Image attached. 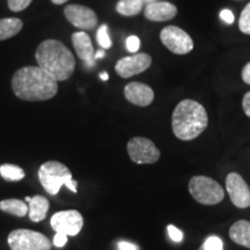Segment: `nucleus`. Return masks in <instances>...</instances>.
<instances>
[{"instance_id": "nucleus-1", "label": "nucleus", "mask_w": 250, "mask_h": 250, "mask_svg": "<svg viewBox=\"0 0 250 250\" xmlns=\"http://www.w3.org/2000/svg\"><path fill=\"white\" fill-rule=\"evenodd\" d=\"M12 89L15 96L23 101H46L57 94L58 81L40 66H26L14 73Z\"/></svg>"}, {"instance_id": "nucleus-2", "label": "nucleus", "mask_w": 250, "mask_h": 250, "mask_svg": "<svg viewBox=\"0 0 250 250\" xmlns=\"http://www.w3.org/2000/svg\"><path fill=\"white\" fill-rule=\"evenodd\" d=\"M37 66L44 70L54 79H70L76 68V59L64 43L57 40H45L37 46L35 52Z\"/></svg>"}, {"instance_id": "nucleus-3", "label": "nucleus", "mask_w": 250, "mask_h": 250, "mask_svg": "<svg viewBox=\"0 0 250 250\" xmlns=\"http://www.w3.org/2000/svg\"><path fill=\"white\" fill-rule=\"evenodd\" d=\"M208 125V112L195 100H182L175 107L171 116V129L177 139L183 142L196 139L204 132Z\"/></svg>"}, {"instance_id": "nucleus-4", "label": "nucleus", "mask_w": 250, "mask_h": 250, "mask_svg": "<svg viewBox=\"0 0 250 250\" xmlns=\"http://www.w3.org/2000/svg\"><path fill=\"white\" fill-rule=\"evenodd\" d=\"M39 180L43 189L49 195L56 196L62 186L67 187L74 193L78 192V182L72 177L71 170L58 161H46L40 167Z\"/></svg>"}, {"instance_id": "nucleus-5", "label": "nucleus", "mask_w": 250, "mask_h": 250, "mask_svg": "<svg viewBox=\"0 0 250 250\" xmlns=\"http://www.w3.org/2000/svg\"><path fill=\"white\" fill-rule=\"evenodd\" d=\"M189 192L196 202L203 205H215L223 202L225 191L217 181L208 176H193L189 181Z\"/></svg>"}, {"instance_id": "nucleus-6", "label": "nucleus", "mask_w": 250, "mask_h": 250, "mask_svg": "<svg viewBox=\"0 0 250 250\" xmlns=\"http://www.w3.org/2000/svg\"><path fill=\"white\" fill-rule=\"evenodd\" d=\"M7 243L11 250H51L52 242L44 234L35 230L14 229L8 234Z\"/></svg>"}, {"instance_id": "nucleus-7", "label": "nucleus", "mask_w": 250, "mask_h": 250, "mask_svg": "<svg viewBox=\"0 0 250 250\" xmlns=\"http://www.w3.org/2000/svg\"><path fill=\"white\" fill-rule=\"evenodd\" d=\"M126 151L134 164L152 165L160 160L161 153L151 139L133 137L126 145Z\"/></svg>"}, {"instance_id": "nucleus-8", "label": "nucleus", "mask_w": 250, "mask_h": 250, "mask_svg": "<svg viewBox=\"0 0 250 250\" xmlns=\"http://www.w3.org/2000/svg\"><path fill=\"white\" fill-rule=\"evenodd\" d=\"M160 40L175 55H187L193 49V41L188 33L176 26H167L160 31Z\"/></svg>"}, {"instance_id": "nucleus-9", "label": "nucleus", "mask_w": 250, "mask_h": 250, "mask_svg": "<svg viewBox=\"0 0 250 250\" xmlns=\"http://www.w3.org/2000/svg\"><path fill=\"white\" fill-rule=\"evenodd\" d=\"M52 229L56 233H62L67 236H76L83 227V218L79 211H59L50 220Z\"/></svg>"}, {"instance_id": "nucleus-10", "label": "nucleus", "mask_w": 250, "mask_h": 250, "mask_svg": "<svg viewBox=\"0 0 250 250\" xmlns=\"http://www.w3.org/2000/svg\"><path fill=\"white\" fill-rule=\"evenodd\" d=\"M152 64V57L148 54L142 52L127 57L121 58L115 65V71L123 79H127L136 74L145 72Z\"/></svg>"}, {"instance_id": "nucleus-11", "label": "nucleus", "mask_w": 250, "mask_h": 250, "mask_svg": "<svg viewBox=\"0 0 250 250\" xmlns=\"http://www.w3.org/2000/svg\"><path fill=\"white\" fill-rule=\"evenodd\" d=\"M226 190L233 205L237 208L250 206V188L243 177L237 173H229L226 177Z\"/></svg>"}, {"instance_id": "nucleus-12", "label": "nucleus", "mask_w": 250, "mask_h": 250, "mask_svg": "<svg viewBox=\"0 0 250 250\" xmlns=\"http://www.w3.org/2000/svg\"><path fill=\"white\" fill-rule=\"evenodd\" d=\"M64 15L72 26L83 30H92L98 26V15L92 8L83 5H68L64 8Z\"/></svg>"}, {"instance_id": "nucleus-13", "label": "nucleus", "mask_w": 250, "mask_h": 250, "mask_svg": "<svg viewBox=\"0 0 250 250\" xmlns=\"http://www.w3.org/2000/svg\"><path fill=\"white\" fill-rule=\"evenodd\" d=\"M124 96L130 103L138 107H147L154 101V92L151 87L138 81H133L125 86Z\"/></svg>"}, {"instance_id": "nucleus-14", "label": "nucleus", "mask_w": 250, "mask_h": 250, "mask_svg": "<svg viewBox=\"0 0 250 250\" xmlns=\"http://www.w3.org/2000/svg\"><path fill=\"white\" fill-rule=\"evenodd\" d=\"M144 14L149 21L164 22L176 17L177 7L168 1H154L146 6Z\"/></svg>"}, {"instance_id": "nucleus-15", "label": "nucleus", "mask_w": 250, "mask_h": 250, "mask_svg": "<svg viewBox=\"0 0 250 250\" xmlns=\"http://www.w3.org/2000/svg\"><path fill=\"white\" fill-rule=\"evenodd\" d=\"M72 43L76 50L78 57L85 62L87 66H93L94 62V48L92 40L85 31H77L72 34Z\"/></svg>"}, {"instance_id": "nucleus-16", "label": "nucleus", "mask_w": 250, "mask_h": 250, "mask_svg": "<svg viewBox=\"0 0 250 250\" xmlns=\"http://www.w3.org/2000/svg\"><path fill=\"white\" fill-rule=\"evenodd\" d=\"M50 208L49 199L44 196L36 195L31 197V201L28 203V215L29 219L34 223H40L43 221L48 214Z\"/></svg>"}, {"instance_id": "nucleus-17", "label": "nucleus", "mask_w": 250, "mask_h": 250, "mask_svg": "<svg viewBox=\"0 0 250 250\" xmlns=\"http://www.w3.org/2000/svg\"><path fill=\"white\" fill-rule=\"evenodd\" d=\"M230 240L236 245L250 249V221L239 220L229 228Z\"/></svg>"}, {"instance_id": "nucleus-18", "label": "nucleus", "mask_w": 250, "mask_h": 250, "mask_svg": "<svg viewBox=\"0 0 250 250\" xmlns=\"http://www.w3.org/2000/svg\"><path fill=\"white\" fill-rule=\"evenodd\" d=\"M23 22L18 18H5L0 20V41L12 39L20 33Z\"/></svg>"}, {"instance_id": "nucleus-19", "label": "nucleus", "mask_w": 250, "mask_h": 250, "mask_svg": "<svg viewBox=\"0 0 250 250\" xmlns=\"http://www.w3.org/2000/svg\"><path fill=\"white\" fill-rule=\"evenodd\" d=\"M0 210L5 213L22 218L28 214V205L20 199H5L0 202Z\"/></svg>"}, {"instance_id": "nucleus-20", "label": "nucleus", "mask_w": 250, "mask_h": 250, "mask_svg": "<svg viewBox=\"0 0 250 250\" xmlns=\"http://www.w3.org/2000/svg\"><path fill=\"white\" fill-rule=\"evenodd\" d=\"M143 5V0H120L116 5V11L123 17H134L142 12Z\"/></svg>"}, {"instance_id": "nucleus-21", "label": "nucleus", "mask_w": 250, "mask_h": 250, "mask_svg": "<svg viewBox=\"0 0 250 250\" xmlns=\"http://www.w3.org/2000/svg\"><path fill=\"white\" fill-rule=\"evenodd\" d=\"M0 175L5 181L9 182H18L24 179L26 173L21 167L12 164H4L0 166Z\"/></svg>"}, {"instance_id": "nucleus-22", "label": "nucleus", "mask_w": 250, "mask_h": 250, "mask_svg": "<svg viewBox=\"0 0 250 250\" xmlns=\"http://www.w3.org/2000/svg\"><path fill=\"white\" fill-rule=\"evenodd\" d=\"M96 40H98L99 45L101 46L102 49H110L111 48L112 42H111L110 36H109L107 24H102V26L99 28L98 33H96Z\"/></svg>"}, {"instance_id": "nucleus-23", "label": "nucleus", "mask_w": 250, "mask_h": 250, "mask_svg": "<svg viewBox=\"0 0 250 250\" xmlns=\"http://www.w3.org/2000/svg\"><path fill=\"white\" fill-rule=\"evenodd\" d=\"M239 28L241 33L250 35V2L241 12L239 19Z\"/></svg>"}, {"instance_id": "nucleus-24", "label": "nucleus", "mask_w": 250, "mask_h": 250, "mask_svg": "<svg viewBox=\"0 0 250 250\" xmlns=\"http://www.w3.org/2000/svg\"><path fill=\"white\" fill-rule=\"evenodd\" d=\"M202 247L205 250H224V242L220 237L210 236L205 240Z\"/></svg>"}, {"instance_id": "nucleus-25", "label": "nucleus", "mask_w": 250, "mask_h": 250, "mask_svg": "<svg viewBox=\"0 0 250 250\" xmlns=\"http://www.w3.org/2000/svg\"><path fill=\"white\" fill-rule=\"evenodd\" d=\"M33 0H7L8 8L12 12H22L31 4Z\"/></svg>"}, {"instance_id": "nucleus-26", "label": "nucleus", "mask_w": 250, "mask_h": 250, "mask_svg": "<svg viewBox=\"0 0 250 250\" xmlns=\"http://www.w3.org/2000/svg\"><path fill=\"white\" fill-rule=\"evenodd\" d=\"M125 44H126L127 51L131 52V54H136V52H138V50L140 49L139 37L136 36V35L129 36L126 39V42H125Z\"/></svg>"}, {"instance_id": "nucleus-27", "label": "nucleus", "mask_w": 250, "mask_h": 250, "mask_svg": "<svg viewBox=\"0 0 250 250\" xmlns=\"http://www.w3.org/2000/svg\"><path fill=\"white\" fill-rule=\"evenodd\" d=\"M167 230L168 235H169V237L174 242H181L183 240V233L181 232L177 227L173 226V225H169V226L167 227Z\"/></svg>"}, {"instance_id": "nucleus-28", "label": "nucleus", "mask_w": 250, "mask_h": 250, "mask_svg": "<svg viewBox=\"0 0 250 250\" xmlns=\"http://www.w3.org/2000/svg\"><path fill=\"white\" fill-rule=\"evenodd\" d=\"M67 243V235L62 233H56V235L54 237V241H52V245H55L58 248H62Z\"/></svg>"}, {"instance_id": "nucleus-29", "label": "nucleus", "mask_w": 250, "mask_h": 250, "mask_svg": "<svg viewBox=\"0 0 250 250\" xmlns=\"http://www.w3.org/2000/svg\"><path fill=\"white\" fill-rule=\"evenodd\" d=\"M220 18L221 20H224L225 22L228 23V24H232L234 22V14L232 11H229V9H223V11L220 12Z\"/></svg>"}, {"instance_id": "nucleus-30", "label": "nucleus", "mask_w": 250, "mask_h": 250, "mask_svg": "<svg viewBox=\"0 0 250 250\" xmlns=\"http://www.w3.org/2000/svg\"><path fill=\"white\" fill-rule=\"evenodd\" d=\"M242 108L245 114L250 118V92L246 93L242 100Z\"/></svg>"}, {"instance_id": "nucleus-31", "label": "nucleus", "mask_w": 250, "mask_h": 250, "mask_svg": "<svg viewBox=\"0 0 250 250\" xmlns=\"http://www.w3.org/2000/svg\"><path fill=\"white\" fill-rule=\"evenodd\" d=\"M241 77L243 83H246L247 85H250V62H247L243 67V70L241 72Z\"/></svg>"}, {"instance_id": "nucleus-32", "label": "nucleus", "mask_w": 250, "mask_h": 250, "mask_svg": "<svg viewBox=\"0 0 250 250\" xmlns=\"http://www.w3.org/2000/svg\"><path fill=\"white\" fill-rule=\"evenodd\" d=\"M118 248H120V250H138V247L134 246L133 243L125 242V241H122L118 243Z\"/></svg>"}, {"instance_id": "nucleus-33", "label": "nucleus", "mask_w": 250, "mask_h": 250, "mask_svg": "<svg viewBox=\"0 0 250 250\" xmlns=\"http://www.w3.org/2000/svg\"><path fill=\"white\" fill-rule=\"evenodd\" d=\"M103 57H104V51H103V50H99V51L96 52V55H94V59H99Z\"/></svg>"}, {"instance_id": "nucleus-34", "label": "nucleus", "mask_w": 250, "mask_h": 250, "mask_svg": "<svg viewBox=\"0 0 250 250\" xmlns=\"http://www.w3.org/2000/svg\"><path fill=\"white\" fill-rule=\"evenodd\" d=\"M66 1H68V0H51L52 4H55V5H62L64 2H66Z\"/></svg>"}, {"instance_id": "nucleus-35", "label": "nucleus", "mask_w": 250, "mask_h": 250, "mask_svg": "<svg viewBox=\"0 0 250 250\" xmlns=\"http://www.w3.org/2000/svg\"><path fill=\"white\" fill-rule=\"evenodd\" d=\"M100 78H101L102 80L107 81V80L109 79V76H108V73H107V72H102V73L100 74Z\"/></svg>"}, {"instance_id": "nucleus-36", "label": "nucleus", "mask_w": 250, "mask_h": 250, "mask_svg": "<svg viewBox=\"0 0 250 250\" xmlns=\"http://www.w3.org/2000/svg\"><path fill=\"white\" fill-rule=\"evenodd\" d=\"M30 201H31V197H26V198H24V202L29 203Z\"/></svg>"}, {"instance_id": "nucleus-37", "label": "nucleus", "mask_w": 250, "mask_h": 250, "mask_svg": "<svg viewBox=\"0 0 250 250\" xmlns=\"http://www.w3.org/2000/svg\"><path fill=\"white\" fill-rule=\"evenodd\" d=\"M145 1H147V2H149V4H151V2H154V0H145Z\"/></svg>"}, {"instance_id": "nucleus-38", "label": "nucleus", "mask_w": 250, "mask_h": 250, "mask_svg": "<svg viewBox=\"0 0 250 250\" xmlns=\"http://www.w3.org/2000/svg\"><path fill=\"white\" fill-rule=\"evenodd\" d=\"M198 250H205V249H204V248H203V247H201V248H199Z\"/></svg>"}]
</instances>
